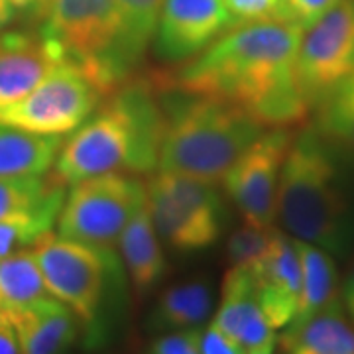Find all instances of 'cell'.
Wrapping results in <instances>:
<instances>
[{
    "instance_id": "44dd1931",
    "label": "cell",
    "mask_w": 354,
    "mask_h": 354,
    "mask_svg": "<svg viewBox=\"0 0 354 354\" xmlns=\"http://www.w3.org/2000/svg\"><path fill=\"white\" fill-rule=\"evenodd\" d=\"M65 183L57 176L0 177V221L62 211Z\"/></svg>"
},
{
    "instance_id": "5b68a950",
    "label": "cell",
    "mask_w": 354,
    "mask_h": 354,
    "mask_svg": "<svg viewBox=\"0 0 354 354\" xmlns=\"http://www.w3.org/2000/svg\"><path fill=\"white\" fill-rule=\"evenodd\" d=\"M32 252L38 260L46 288L75 313L88 333L91 344L102 342V305L109 286H116L120 264L114 250H101L64 236L41 234Z\"/></svg>"
},
{
    "instance_id": "d590c367",
    "label": "cell",
    "mask_w": 354,
    "mask_h": 354,
    "mask_svg": "<svg viewBox=\"0 0 354 354\" xmlns=\"http://www.w3.org/2000/svg\"><path fill=\"white\" fill-rule=\"evenodd\" d=\"M272 354H274V353H272Z\"/></svg>"
},
{
    "instance_id": "9a60e30c",
    "label": "cell",
    "mask_w": 354,
    "mask_h": 354,
    "mask_svg": "<svg viewBox=\"0 0 354 354\" xmlns=\"http://www.w3.org/2000/svg\"><path fill=\"white\" fill-rule=\"evenodd\" d=\"M65 57L62 46L44 32L0 30V109L22 101Z\"/></svg>"
},
{
    "instance_id": "4316f807",
    "label": "cell",
    "mask_w": 354,
    "mask_h": 354,
    "mask_svg": "<svg viewBox=\"0 0 354 354\" xmlns=\"http://www.w3.org/2000/svg\"><path fill=\"white\" fill-rule=\"evenodd\" d=\"M276 232L278 230L274 227H254V225H246L234 230L227 244L230 266H252L270 248Z\"/></svg>"
},
{
    "instance_id": "836d02e7",
    "label": "cell",
    "mask_w": 354,
    "mask_h": 354,
    "mask_svg": "<svg viewBox=\"0 0 354 354\" xmlns=\"http://www.w3.org/2000/svg\"><path fill=\"white\" fill-rule=\"evenodd\" d=\"M342 307L346 311V315L351 317V321L354 323V266L351 270V274L346 276V281L342 286V295H341Z\"/></svg>"
},
{
    "instance_id": "ac0fdd59",
    "label": "cell",
    "mask_w": 354,
    "mask_h": 354,
    "mask_svg": "<svg viewBox=\"0 0 354 354\" xmlns=\"http://www.w3.org/2000/svg\"><path fill=\"white\" fill-rule=\"evenodd\" d=\"M118 246L134 290L140 295L148 293L165 272L164 250L148 209V197L128 221L118 239Z\"/></svg>"
},
{
    "instance_id": "8992f818",
    "label": "cell",
    "mask_w": 354,
    "mask_h": 354,
    "mask_svg": "<svg viewBox=\"0 0 354 354\" xmlns=\"http://www.w3.org/2000/svg\"><path fill=\"white\" fill-rule=\"evenodd\" d=\"M41 32L87 71L104 97L127 83L118 67V0H51Z\"/></svg>"
},
{
    "instance_id": "f1b7e54d",
    "label": "cell",
    "mask_w": 354,
    "mask_h": 354,
    "mask_svg": "<svg viewBox=\"0 0 354 354\" xmlns=\"http://www.w3.org/2000/svg\"><path fill=\"white\" fill-rule=\"evenodd\" d=\"M146 354H201V329H179L152 341Z\"/></svg>"
},
{
    "instance_id": "277c9868",
    "label": "cell",
    "mask_w": 354,
    "mask_h": 354,
    "mask_svg": "<svg viewBox=\"0 0 354 354\" xmlns=\"http://www.w3.org/2000/svg\"><path fill=\"white\" fill-rule=\"evenodd\" d=\"M337 158L315 127L293 136L281 167L276 216L291 239L342 254L353 239V223Z\"/></svg>"
},
{
    "instance_id": "7402d4cb",
    "label": "cell",
    "mask_w": 354,
    "mask_h": 354,
    "mask_svg": "<svg viewBox=\"0 0 354 354\" xmlns=\"http://www.w3.org/2000/svg\"><path fill=\"white\" fill-rule=\"evenodd\" d=\"M301 258V297L297 315L291 323H301L339 299V272L335 260L327 250L315 244L297 241Z\"/></svg>"
},
{
    "instance_id": "e575fe53",
    "label": "cell",
    "mask_w": 354,
    "mask_h": 354,
    "mask_svg": "<svg viewBox=\"0 0 354 354\" xmlns=\"http://www.w3.org/2000/svg\"><path fill=\"white\" fill-rule=\"evenodd\" d=\"M14 10L10 0H0V30H4L6 26L14 20Z\"/></svg>"
},
{
    "instance_id": "30bf717a",
    "label": "cell",
    "mask_w": 354,
    "mask_h": 354,
    "mask_svg": "<svg viewBox=\"0 0 354 354\" xmlns=\"http://www.w3.org/2000/svg\"><path fill=\"white\" fill-rule=\"evenodd\" d=\"M305 32L295 57V79L307 104L317 109L354 73V0H339Z\"/></svg>"
},
{
    "instance_id": "cb8c5ba5",
    "label": "cell",
    "mask_w": 354,
    "mask_h": 354,
    "mask_svg": "<svg viewBox=\"0 0 354 354\" xmlns=\"http://www.w3.org/2000/svg\"><path fill=\"white\" fill-rule=\"evenodd\" d=\"M38 260L32 248L0 258V307L6 311L24 309L50 297Z\"/></svg>"
},
{
    "instance_id": "603a6c76",
    "label": "cell",
    "mask_w": 354,
    "mask_h": 354,
    "mask_svg": "<svg viewBox=\"0 0 354 354\" xmlns=\"http://www.w3.org/2000/svg\"><path fill=\"white\" fill-rule=\"evenodd\" d=\"M164 0H118L120 10V46H118V67L128 81L134 77V69L144 59L152 41Z\"/></svg>"
},
{
    "instance_id": "9c48e42d",
    "label": "cell",
    "mask_w": 354,
    "mask_h": 354,
    "mask_svg": "<svg viewBox=\"0 0 354 354\" xmlns=\"http://www.w3.org/2000/svg\"><path fill=\"white\" fill-rule=\"evenodd\" d=\"M104 99V93L87 71L65 57L22 101L0 109V124L62 136L88 120Z\"/></svg>"
},
{
    "instance_id": "1f68e13d",
    "label": "cell",
    "mask_w": 354,
    "mask_h": 354,
    "mask_svg": "<svg viewBox=\"0 0 354 354\" xmlns=\"http://www.w3.org/2000/svg\"><path fill=\"white\" fill-rule=\"evenodd\" d=\"M14 14L30 22H44L50 12L51 0H10Z\"/></svg>"
},
{
    "instance_id": "ffe728a7",
    "label": "cell",
    "mask_w": 354,
    "mask_h": 354,
    "mask_svg": "<svg viewBox=\"0 0 354 354\" xmlns=\"http://www.w3.org/2000/svg\"><path fill=\"white\" fill-rule=\"evenodd\" d=\"M213 311V290L207 279L181 281L160 295L150 315L156 330H179L201 327Z\"/></svg>"
},
{
    "instance_id": "f546056e",
    "label": "cell",
    "mask_w": 354,
    "mask_h": 354,
    "mask_svg": "<svg viewBox=\"0 0 354 354\" xmlns=\"http://www.w3.org/2000/svg\"><path fill=\"white\" fill-rule=\"evenodd\" d=\"M232 28L256 20L272 18L276 10V0H225Z\"/></svg>"
},
{
    "instance_id": "e0dca14e",
    "label": "cell",
    "mask_w": 354,
    "mask_h": 354,
    "mask_svg": "<svg viewBox=\"0 0 354 354\" xmlns=\"http://www.w3.org/2000/svg\"><path fill=\"white\" fill-rule=\"evenodd\" d=\"M278 342L283 354H354V325L339 297L301 323H290Z\"/></svg>"
},
{
    "instance_id": "d4e9b609",
    "label": "cell",
    "mask_w": 354,
    "mask_h": 354,
    "mask_svg": "<svg viewBox=\"0 0 354 354\" xmlns=\"http://www.w3.org/2000/svg\"><path fill=\"white\" fill-rule=\"evenodd\" d=\"M315 128L335 152L354 156V73L317 106Z\"/></svg>"
},
{
    "instance_id": "d6a6232c",
    "label": "cell",
    "mask_w": 354,
    "mask_h": 354,
    "mask_svg": "<svg viewBox=\"0 0 354 354\" xmlns=\"http://www.w3.org/2000/svg\"><path fill=\"white\" fill-rule=\"evenodd\" d=\"M0 354H22L8 311L0 307Z\"/></svg>"
},
{
    "instance_id": "7a4b0ae2",
    "label": "cell",
    "mask_w": 354,
    "mask_h": 354,
    "mask_svg": "<svg viewBox=\"0 0 354 354\" xmlns=\"http://www.w3.org/2000/svg\"><path fill=\"white\" fill-rule=\"evenodd\" d=\"M162 132L160 79L130 77L59 148L55 176L75 185L106 174H150L158 167Z\"/></svg>"
},
{
    "instance_id": "2e32d148",
    "label": "cell",
    "mask_w": 354,
    "mask_h": 354,
    "mask_svg": "<svg viewBox=\"0 0 354 354\" xmlns=\"http://www.w3.org/2000/svg\"><path fill=\"white\" fill-rule=\"evenodd\" d=\"M8 315L22 354H67L81 333V319L53 295Z\"/></svg>"
},
{
    "instance_id": "83f0119b",
    "label": "cell",
    "mask_w": 354,
    "mask_h": 354,
    "mask_svg": "<svg viewBox=\"0 0 354 354\" xmlns=\"http://www.w3.org/2000/svg\"><path fill=\"white\" fill-rule=\"evenodd\" d=\"M339 0H276L274 16L307 30L337 4Z\"/></svg>"
},
{
    "instance_id": "3957f363",
    "label": "cell",
    "mask_w": 354,
    "mask_h": 354,
    "mask_svg": "<svg viewBox=\"0 0 354 354\" xmlns=\"http://www.w3.org/2000/svg\"><path fill=\"white\" fill-rule=\"evenodd\" d=\"M158 79L164 109L158 169L223 183L266 127L234 102L171 87L164 75Z\"/></svg>"
},
{
    "instance_id": "7c38bea8",
    "label": "cell",
    "mask_w": 354,
    "mask_h": 354,
    "mask_svg": "<svg viewBox=\"0 0 354 354\" xmlns=\"http://www.w3.org/2000/svg\"><path fill=\"white\" fill-rule=\"evenodd\" d=\"M230 28L225 0H164L153 50L164 62H189Z\"/></svg>"
},
{
    "instance_id": "8fae6325",
    "label": "cell",
    "mask_w": 354,
    "mask_h": 354,
    "mask_svg": "<svg viewBox=\"0 0 354 354\" xmlns=\"http://www.w3.org/2000/svg\"><path fill=\"white\" fill-rule=\"evenodd\" d=\"M293 128H270L230 167L223 185L246 225L272 227L278 215L279 177Z\"/></svg>"
},
{
    "instance_id": "6da1fadb",
    "label": "cell",
    "mask_w": 354,
    "mask_h": 354,
    "mask_svg": "<svg viewBox=\"0 0 354 354\" xmlns=\"http://www.w3.org/2000/svg\"><path fill=\"white\" fill-rule=\"evenodd\" d=\"M301 38V28L276 16L234 26L164 77L171 87L239 104L266 128L301 127L311 113L295 79Z\"/></svg>"
},
{
    "instance_id": "484cf974",
    "label": "cell",
    "mask_w": 354,
    "mask_h": 354,
    "mask_svg": "<svg viewBox=\"0 0 354 354\" xmlns=\"http://www.w3.org/2000/svg\"><path fill=\"white\" fill-rule=\"evenodd\" d=\"M57 213H41L0 221V258L30 248L41 234L50 232L57 223Z\"/></svg>"
},
{
    "instance_id": "4fadbf2b",
    "label": "cell",
    "mask_w": 354,
    "mask_h": 354,
    "mask_svg": "<svg viewBox=\"0 0 354 354\" xmlns=\"http://www.w3.org/2000/svg\"><path fill=\"white\" fill-rule=\"evenodd\" d=\"M248 268L270 325L286 329L297 315L301 297V258L295 239L278 230L264 256Z\"/></svg>"
},
{
    "instance_id": "52a82bcc",
    "label": "cell",
    "mask_w": 354,
    "mask_h": 354,
    "mask_svg": "<svg viewBox=\"0 0 354 354\" xmlns=\"http://www.w3.org/2000/svg\"><path fill=\"white\" fill-rule=\"evenodd\" d=\"M148 209L158 234L179 252L213 246L225 223V205L215 183L158 171L146 181Z\"/></svg>"
},
{
    "instance_id": "ba28073f",
    "label": "cell",
    "mask_w": 354,
    "mask_h": 354,
    "mask_svg": "<svg viewBox=\"0 0 354 354\" xmlns=\"http://www.w3.org/2000/svg\"><path fill=\"white\" fill-rule=\"evenodd\" d=\"M57 216L59 236L113 250L128 221L146 201V183L132 174H106L71 185Z\"/></svg>"
},
{
    "instance_id": "d6986e66",
    "label": "cell",
    "mask_w": 354,
    "mask_h": 354,
    "mask_svg": "<svg viewBox=\"0 0 354 354\" xmlns=\"http://www.w3.org/2000/svg\"><path fill=\"white\" fill-rule=\"evenodd\" d=\"M62 144V136L0 124V177L46 176L55 164Z\"/></svg>"
},
{
    "instance_id": "5bb4252c",
    "label": "cell",
    "mask_w": 354,
    "mask_h": 354,
    "mask_svg": "<svg viewBox=\"0 0 354 354\" xmlns=\"http://www.w3.org/2000/svg\"><path fill=\"white\" fill-rule=\"evenodd\" d=\"M213 325L239 342L246 354H272L276 351V329L262 311L248 266H230Z\"/></svg>"
},
{
    "instance_id": "4dcf8cb0",
    "label": "cell",
    "mask_w": 354,
    "mask_h": 354,
    "mask_svg": "<svg viewBox=\"0 0 354 354\" xmlns=\"http://www.w3.org/2000/svg\"><path fill=\"white\" fill-rule=\"evenodd\" d=\"M201 354H246V351L211 323L201 330Z\"/></svg>"
}]
</instances>
